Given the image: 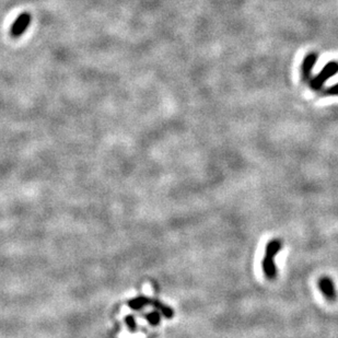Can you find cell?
I'll return each mask as SVG.
<instances>
[{"label":"cell","mask_w":338,"mask_h":338,"mask_svg":"<svg viewBox=\"0 0 338 338\" xmlns=\"http://www.w3.org/2000/svg\"><path fill=\"white\" fill-rule=\"evenodd\" d=\"M281 247V242L274 240L268 243L266 247V255L264 257L263 262V269L265 275L267 276L269 279H274L276 276V267L274 264V256L278 254V252Z\"/></svg>","instance_id":"obj_1"},{"label":"cell","mask_w":338,"mask_h":338,"mask_svg":"<svg viewBox=\"0 0 338 338\" xmlns=\"http://www.w3.org/2000/svg\"><path fill=\"white\" fill-rule=\"evenodd\" d=\"M337 72H338V64L335 63V61H332V63L326 65L323 68V70L313 79V80L311 81V87L314 90L321 89L323 87V84L328 81L331 77H333L335 74H337Z\"/></svg>","instance_id":"obj_2"},{"label":"cell","mask_w":338,"mask_h":338,"mask_svg":"<svg viewBox=\"0 0 338 338\" xmlns=\"http://www.w3.org/2000/svg\"><path fill=\"white\" fill-rule=\"evenodd\" d=\"M32 16L29 12H22L19 14L13 22L12 26L10 29V35L13 38H18L24 34V32L27 30L30 23H31Z\"/></svg>","instance_id":"obj_3"},{"label":"cell","mask_w":338,"mask_h":338,"mask_svg":"<svg viewBox=\"0 0 338 338\" xmlns=\"http://www.w3.org/2000/svg\"><path fill=\"white\" fill-rule=\"evenodd\" d=\"M318 61V55L317 54H308L306 57L303 59V63L301 66V74H302V78L304 80H308V79L311 77V72L313 67L315 66Z\"/></svg>","instance_id":"obj_4"},{"label":"cell","mask_w":338,"mask_h":338,"mask_svg":"<svg viewBox=\"0 0 338 338\" xmlns=\"http://www.w3.org/2000/svg\"><path fill=\"white\" fill-rule=\"evenodd\" d=\"M319 286H320V290L323 292V295L326 299H329V300L336 299V291H335L334 284H333V281H332V279H330L329 277L321 278Z\"/></svg>","instance_id":"obj_5"},{"label":"cell","mask_w":338,"mask_h":338,"mask_svg":"<svg viewBox=\"0 0 338 338\" xmlns=\"http://www.w3.org/2000/svg\"><path fill=\"white\" fill-rule=\"evenodd\" d=\"M325 94H328V95H338V83L335 84V86H333L332 88L326 90Z\"/></svg>","instance_id":"obj_6"}]
</instances>
